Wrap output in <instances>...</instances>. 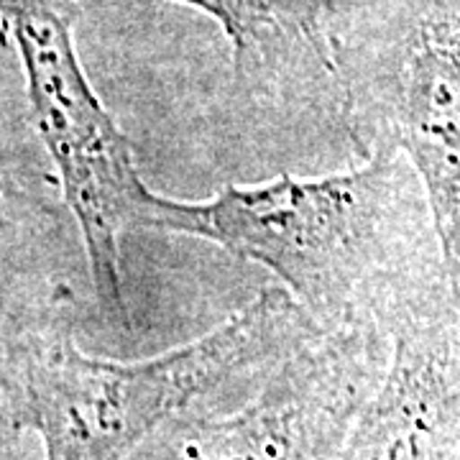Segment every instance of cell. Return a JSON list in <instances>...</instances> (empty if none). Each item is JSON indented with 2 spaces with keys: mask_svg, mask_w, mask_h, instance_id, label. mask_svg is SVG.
I'll return each instance as SVG.
<instances>
[{
  "mask_svg": "<svg viewBox=\"0 0 460 460\" xmlns=\"http://www.w3.org/2000/svg\"><path fill=\"white\" fill-rule=\"evenodd\" d=\"M281 287L192 343L141 361L77 345L65 284L0 295V422L41 440L44 460H128L156 432L241 381L259 384L320 335Z\"/></svg>",
  "mask_w": 460,
  "mask_h": 460,
  "instance_id": "6da1fadb",
  "label": "cell"
},
{
  "mask_svg": "<svg viewBox=\"0 0 460 460\" xmlns=\"http://www.w3.org/2000/svg\"><path fill=\"white\" fill-rule=\"evenodd\" d=\"M169 233L269 269L323 330L378 328L396 296L443 266L428 198L402 156L174 199Z\"/></svg>",
  "mask_w": 460,
  "mask_h": 460,
  "instance_id": "7a4b0ae2",
  "label": "cell"
},
{
  "mask_svg": "<svg viewBox=\"0 0 460 460\" xmlns=\"http://www.w3.org/2000/svg\"><path fill=\"white\" fill-rule=\"evenodd\" d=\"M80 0H0V33L26 77L31 118L83 235L102 317L131 328L120 243L131 230L166 233L172 198L138 174L131 144L84 72L75 26Z\"/></svg>",
  "mask_w": 460,
  "mask_h": 460,
  "instance_id": "3957f363",
  "label": "cell"
},
{
  "mask_svg": "<svg viewBox=\"0 0 460 460\" xmlns=\"http://www.w3.org/2000/svg\"><path fill=\"white\" fill-rule=\"evenodd\" d=\"M363 159L402 156L428 198L447 277L460 287V11L414 0L341 84Z\"/></svg>",
  "mask_w": 460,
  "mask_h": 460,
  "instance_id": "277c9868",
  "label": "cell"
},
{
  "mask_svg": "<svg viewBox=\"0 0 460 460\" xmlns=\"http://www.w3.org/2000/svg\"><path fill=\"white\" fill-rule=\"evenodd\" d=\"M384 361L378 328L323 330L261 378L241 410L177 420L159 460H341Z\"/></svg>",
  "mask_w": 460,
  "mask_h": 460,
  "instance_id": "5b68a950",
  "label": "cell"
},
{
  "mask_svg": "<svg viewBox=\"0 0 460 460\" xmlns=\"http://www.w3.org/2000/svg\"><path fill=\"white\" fill-rule=\"evenodd\" d=\"M386 361L341 460H460V287L445 266L378 320Z\"/></svg>",
  "mask_w": 460,
  "mask_h": 460,
  "instance_id": "8992f818",
  "label": "cell"
},
{
  "mask_svg": "<svg viewBox=\"0 0 460 460\" xmlns=\"http://www.w3.org/2000/svg\"><path fill=\"white\" fill-rule=\"evenodd\" d=\"M208 13L233 44L235 72L251 90L295 87L292 69L310 65L338 77L325 51L323 16L335 0H180Z\"/></svg>",
  "mask_w": 460,
  "mask_h": 460,
  "instance_id": "52a82bcc",
  "label": "cell"
},
{
  "mask_svg": "<svg viewBox=\"0 0 460 460\" xmlns=\"http://www.w3.org/2000/svg\"><path fill=\"white\" fill-rule=\"evenodd\" d=\"M33 223H39V215L33 213L26 198L0 180V251L29 253Z\"/></svg>",
  "mask_w": 460,
  "mask_h": 460,
  "instance_id": "ba28073f",
  "label": "cell"
}]
</instances>
